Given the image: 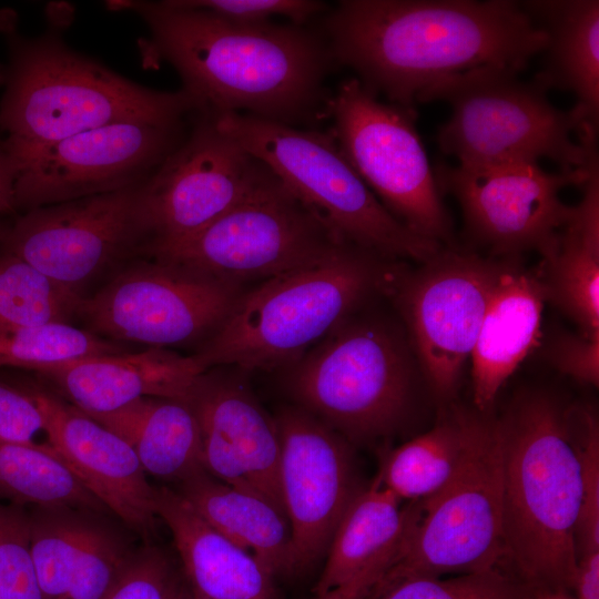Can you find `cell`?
Segmentation results:
<instances>
[{"instance_id":"6da1fadb","label":"cell","mask_w":599,"mask_h":599,"mask_svg":"<svg viewBox=\"0 0 599 599\" xmlns=\"http://www.w3.org/2000/svg\"><path fill=\"white\" fill-rule=\"evenodd\" d=\"M145 22V65L179 73L197 112L243 113L293 125L327 113L324 81L334 63L321 31L294 23H246L170 1H112Z\"/></svg>"},{"instance_id":"7a4b0ae2","label":"cell","mask_w":599,"mask_h":599,"mask_svg":"<svg viewBox=\"0 0 599 599\" xmlns=\"http://www.w3.org/2000/svg\"><path fill=\"white\" fill-rule=\"evenodd\" d=\"M334 62L413 109L422 92L478 69L521 72L547 34L512 0H344L322 23Z\"/></svg>"},{"instance_id":"3957f363","label":"cell","mask_w":599,"mask_h":599,"mask_svg":"<svg viewBox=\"0 0 599 599\" xmlns=\"http://www.w3.org/2000/svg\"><path fill=\"white\" fill-rule=\"evenodd\" d=\"M498 422L505 559L538 595L569 593L581 502L576 407L566 408L544 392H527Z\"/></svg>"},{"instance_id":"277c9868","label":"cell","mask_w":599,"mask_h":599,"mask_svg":"<svg viewBox=\"0 0 599 599\" xmlns=\"http://www.w3.org/2000/svg\"><path fill=\"white\" fill-rule=\"evenodd\" d=\"M398 260L343 243L327 256L243 292L195 354L207 370L270 369L297 362L377 294L394 295Z\"/></svg>"},{"instance_id":"5b68a950","label":"cell","mask_w":599,"mask_h":599,"mask_svg":"<svg viewBox=\"0 0 599 599\" xmlns=\"http://www.w3.org/2000/svg\"><path fill=\"white\" fill-rule=\"evenodd\" d=\"M8 44L0 130L9 156L113 122L180 123L197 112L182 89L132 82L72 50L57 32L24 38L11 31Z\"/></svg>"},{"instance_id":"8992f818","label":"cell","mask_w":599,"mask_h":599,"mask_svg":"<svg viewBox=\"0 0 599 599\" xmlns=\"http://www.w3.org/2000/svg\"><path fill=\"white\" fill-rule=\"evenodd\" d=\"M519 72L478 69L432 85L417 102L441 101L451 109L439 128L440 150L461 165L551 160L560 170L586 167L598 155L597 135L576 110L556 108L548 89Z\"/></svg>"},{"instance_id":"52a82bcc","label":"cell","mask_w":599,"mask_h":599,"mask_svg":"<svg viewBox=\"0 0 599 599\" xmlns=\"http://www.w3.org/2000/svg\"><path fill=\"white\" fill-rule=\"evenodd\" d=\"M219 126L268 167L344 243L425 263L444 245L395 219L342 153L332 132L303 130L243 113L214 114Z\"/></svg>"},{"instance_id":"ba28073f","label":"cell","mask_w":599,"mask_h":599,"mask_svg":"<svg viewBox=\"0 0 599 599\" xmlns=\"http://www.w3.org/2000/svg\"><path fill=\"white\" fill-rule=\"evenodd\" d=\"M502 474L498 418L468 410L467 443L457 471L438 493L416 501L399 550L376 585L500 567Z\"/></svg>"},{"instance_id":"9c48e42d","label":"cell","mask_w":599,"mask_h":599,"mask_svg":"<svg viewBox=\"0 0 599 599\" xmlns=\"http://www.w3.org/2000/svg\"><path fill=\"white\" fill-rule=\"evenodd\" d=\"M405 342L376 321L347 319L295 364L290 383L303 409L351 439L393 430L413 384Z\"/></svg>"},{"instance_id":"30bf717a","label":"cell","mask_w":599,"mask_h":599,"mask_svg":"<svg viewBox=\"0 0 599 599\" xmlns=\"http://www.w3.org/2000/svg\"><path fill=\"white\" fill-rule=\"evenodd\" d=\"M343 243L266 167L254 187L207 226L142 254L242 285L314 263Z\"/></svg>"},{"instance_id":"8fae6325","label":"cell","mask_w":599,"mask_h":599,"mask_svg":"<svg viewBox=\"0 0 599 599\" xmlns=\"http://www.w3.org/2000/svg\"><path fill=\"white\" fill-rule=\"evenodd\" d=\"M413 111L382 102L356 78L327 105L342 153L385 209L417 235L450 244L451 221Z\"/></svg>"},{"instance_id":"7c38bea8","label":"cell","mask_w":599,"mask_h":599,"mask_svg":"<svg viewBox=\"0 0 599 599\" xmlns=\"http://www.w3.org/2000/svg\"><path fill=\"white\" fill-rule=\"evenodd\" d=\"M184 122L109 123L9 156L27 211L143 183L184 139Z\"/></svg>"},{"instance_id":"4fadbf2b","label":"cell","mask_w":599,"mask_h":599,"mask_svg":"<svg viewBox=\"0 0 599 599\" xmlns=\"http://www.w3.org/2000/svg\"><path fill=\"white\" fill-rule=\"evenodd\" d=\"M243 292L240 284L154 260L82 297L77 315L97 336L164 348L207 338Z\"/></svg>"},{"instance_id":"5bb4252c","label":"cell","mask_w":599,"mask_h":599,"mask_svg":"<svg viewBox=\"0 0 599 599\" xmlns=\"http://www.w3.org/2000/svg\"><path fill=\"white\" fill-rule=\"evenodd\" d=\"M548 172L538 162L486 165L438 164L440 192L460 205L467 237L494 255L517 257L526 251L544 254L572 213L562 202L565 187L582 185L589 167Z\"/></svg>"},{"instance_id":"9a60e30c","label":"cell","mask_w":599,"mask_h":599,"mask_svg":"<svg viewBox=\"0 0 599 599\" xmlns=\"http://www.w3.org/2000/svg\"><path fill=\"white\" fill-rule=\"evenodd\" d=\"M507 258L444 246L396 287L420 368L443 399L457 388Z\"/></svg>"},{"instance_id":"2e32d148","label":"cell","mask_w":599,"mask_h":599,"mask_svg":"<svg viewBox=\"0 0 599 599\" xmlns=\"http://www.w3.org/2000/svg\"><path fill=\"white\" fill-rule=\"evenodd\" d=\"M141 184L29 210L0 230L2 252L79 293L106 267L141 254L148 241Z\"/></svg>"},{"instance_id":"e0dca14e","label":"cell","mask_w":599,"mask_h":599,"mask_svg":"<svg viewBox=\"0 0 599 599\" xmlns=\"http://www.w3.org/2000/svg\"><path fill=\"white\" fill-rule=\"evenodd\" d=\"M197 114L192 130L141 184L148 237L141 254L207 226L243 199L266 170L212 113Z\"/></svg>"},{"instance_id":"ac0fdd59","label":"cell","mask_w":599,"mask_h":599,"mask_svg":"<svg viewBox=\"0 0 599 599\" xmlns=\"http://www.w3.org/2000/svg\"><path fill=\"white\" fill-rule=\"evenodd\" d=\"M275 420L281 443L280 488L297 569L326 552L363 487L344 436L303 408L285 409Z\"/></svg>"},{"instance_id":"d6986e66","label":"cell","mask_w":599,"mask_h":599,"mask_svg":"<svg viewBox=\"0 0 599 599\" xmlns=\"http://www.w3.org/2000/svg\"><path fill=\"white\" fill-rule=\"evenodd\" d=\"M186 404L199 424L205 471L226 485L263 497L285 514L276 420L237 380L209 377L205 373Z\"/></svg>"},{"instance_id":"ffe728a7","label":"cell","mask_w":599,"mask_h":599,"mask_svg":"<svg viewBox=\"0 0 599 599\" xmlns=\"http://www.w3.org/2000/svg\"><path fill=\"white\" fill-rule=\"evenodd\" d=\"M44 419L47 443L80 483L140 534L154 524L155 489L133 449L114 433L53 394L28 385Z\"/></svg>"},{"instance_id":"44dd1931","label":"cell","mask_w":599,"mask_h":599,"mask_svg":"<svg viewBox=\"0 0 599 599\" xmlns=\"http://www.w3.org/2000/svg\"><path fill=\"white\" fill-rule=\"evenodd\" d=\"M204 373L195 355L151 347L140 353L83 357L38 374L83 413L104 414L148 397L186 403Z\"/></svg>"},{"instance_id":"7402d4cb","label":"cell","mask_w":599,"mask_h":599,"mask_svg":"<svg viewBox=\"0 0 599 599\" xmlns=\"http://www.w3.org/2000/svg\"><path fill=\"white\" fill-rule=\"evenodd\" d=\"M545 302L537 273L508 257L470 354L478 412L488 413L504 383L538 344Z\"/></svg>"},{"instance_id":"603a6c76","label":"cell","mask_w":599,"mask_h":599,"mask_svg":"<svg viewBox=\"0 0 599 599\" xmlns=\"http://www.w3.org/2000/svg\"><path fill=\"white\" fill-rule=\"evenodd\" d=\"M155 514L169 527L192 593L200 599H273L271 572L207 524L176 491L155 489Z\"/></svg>"},{"instance_id":"cb8c5ba5","label":"cell","mask_w":599,"mask_h":599,"mask_svg":"<svg viewBox=\"0 0 599 599\" xmlns=\"http://www.w3.org/2000/svg\"><path fill=\"white\" fill-rule=\"evenodd\" d=\"M580 202L544 253L537 272L546 301L583 334H599V163L595 159Z\"/></svg>"},{"instance_id":"d4e9b609","label":"cell","mask_w":599,"mask_h":599,"mask_svg":"<svg viewBox=\"0 0 599 599\" xmlns=\"http://www.w3.org/2000/svg\"><path fill=\"white\" fill-rule=\"evenodd\" d=\"M521 4L547 34L542 68L535 80L548 90L573 93V109L598 129L599 1L538 0Z\"/></svg>"},{"instance_id":"484cf974","label":"cell","mask_w":599,"mask_h":599,"mask_svg":"<svg viewBox=\"0 0 599 599\" xmlns=\"http://www.w3.org/2000/svg\"><path fill=\"white\" fill-rule=\"evenodd\" d=\"M87 415L123 439L145 474L180 484L205 470L199 424L184 402L148 397Z\"/></svg>"},{"instance_id":"4316f807","label":"cell","mask_w":599,"mask_h":599,"mask_svg":"<svg viewBox=\"0 0 599 599\" xmlns=\"http://www.w3.org/2000/svg\"><path fill=\"white\" fill-rule=\"evenodd\" d=\"M179 485L176 491L207 524L250 551L273 577L295 569L287 517L270 501L205 470Z\"/></svg>"},{"instance_id":"83f0119b","label":"cell","mask_w":599,"mask_h":599,"mask_svg":"<svg viewBox=\"0 0 599 599\" xmlns=\"http://www.w3.org/2000/svg\"><path fill=\"white\" fill-rule=\"evenodd\" d=\"M376 478L363 487L343 515L315 587L323 595L380 564H393L415 512Z\"/></svg>"},{"instance_id":"f1b7e54d","label":"cell","mask_w":599,"mask_h":599,"mask_svg":"<svg viewBox=\"0 0 599 599\" xmlns=\"http://www.w3.org/2000/svg\"><path fill=\"white\" fill-rule=\"evenodd\" d=\"M468 434V409L454 407L432 429L393 449L378 481L402 501L438 493L457 471Z\"/></svg>"},{"instance_id":"f546056e","label":"cell","mask_w":599,"mask_h":599,"mask_svg":"<svg viewBox=\"0 0 599 599\" xmlns=\"http://www.w3.org/2000/svg\"><path fill=\"white\" fill-rule=\"evenodd\" d=\"M0 501L85 512L108 510L49 444L28 446L1 438Z\"/></svg>"},{"instance_id":"4dcf8cb0","label":"cell","mask_w":599,"mask_h":599,"mask_svg":"<svg viewBox=\"0 0 599 599\" xmlns=\"http://www.w3.org/2000/svg\"><path fill=\"white\" fill-rule=\"evenodd\" d=\"M82 296L17 256L0 254V327L68 323Z\"/></svg>"},{"instance_id":"1f68e13d","label":"cell","mask_w":599,"mask_h":599,"mask_svg":"<svg viewBox=\"0 0 599 599\" xmlns=\"http://www.w3.org/2000/svg\"><path fill=\"white\" fill-rule=\"evenodd\" d=\"M121 353L109 339L69 323L0 327V367L39 373L89 356Z\"/></svg>"},{"instance_id":"d6a6232c","label":"cell","mask_w":599,"mask_h":599,"mask_svg":"<svg viewBox=\"0 0 599 599\" xmlns=\"http://www.w3.org/2000/svg\"><path fill=\"white\" fill-rule=\"evenodd\" d=\"M70 508H32L31 556L43 599H64L92 520Z\"/></svg>"},{"instance_id":"836d02e7","label":"cell","mask_w":599,"mask_h":599,"mask_svg":"<svg viewBox=\"0 0 599 599\" xmlns=\"http://www.w3.org/2000/svg\"><path fill=\"white\" fill-rule=\"evenodd\" d=\"M370 593L374 599H534L539 596L512 571L500 567L375 585Z\"/></svg>"},{"instance_id":"e575fe53","label":"cell","mask_w":599,"mask_h":599,"mask_svg":"<svg viewBox=\"0 0 599 599\" xmlns=\"http://www.w3.org/2000/svg\"><path fill=\"white\" fill-rule=\"evenodd\" d=\"M131 557L115 535L92 521L74 564L64 599H105Z\"/></svg>"},{"instance_id":"d590c367","label":"cell","mask_w":599,"mask_h":599,"mask_svg":"<svg viewBox=\"0 0 599 599\" xmlns=\"http://www.w3.org/2000/svg\"><path fill=\"white\" fill-rule=\"evenodd\" d=\"M0 599H43L31 556L27 507L0 501Z\"/></svg>"},{"instance_id":"8d00e7d4","label":"cell","mask_w":599,"mask_h":599,"mask_svg":"<svg viewBox=\"0 0 599 599\" xmlns=\"http://www.w3.org/2000/svg\"><path fill=\"white\" fill-rule=\"evenodd\" d=\"M576 437L581 468V502L576 532L579 557L599 550V426L592 410L576 407Z\"/></svg>"},{"instance_id":"74e56055","label":"cell","mask_w":599,"mask_h":599,"mask_svg":"<svg viewBox=\"0 0 599 599\" xmlns=\"http://www.w3.org/2000/svg\"><path fill=\"white\" fill-rule=\"evenodd\" d=\"M183 6L209 11L225 19L246 23L272 21L283 17L291 23L305 26L327 10V4L315 0H179Z\"/></svg>"},{"instance_id":"f35d334b","label":"cell","mask_w":599,"mask_h":599,"mask_svg":"<svg viewBox=\"0 0 599 599\" xmlns=\"http://www.w3.org/2000/svg\"><path fill=\"white\" fill-rule=\"evenodd\" d=\"M176 586L166 558L155 549L132 556L105 599H175Z\"/></svg>"},{"instance_id":"ab89813d","label":"cell","mask_w":599,"mask_h":599,"mask_svg":"<svg viewBox=\"0 0 599 599\" xmlns=\"http://www.w3.org/2000/svg\"><path fill=\"white\" fill-rule=\"evenodd\" d=\"M44 433L43 416L28 385L0 378V438L7 441L38 446Z\"/></svg>"},{"instance_id":"60d3db41","label":"cell","mask_w":599,"mask_h":599,"mask_svg":"<svg viewBox=\"0 0 599 599\" xmlns=\"http://www.w3.org/2000/svg\"><path fill=\"white\" fill-rule=\"evenodd\" d=\"M550 363L579 383L599 384V334H562L548 349Z\"/></svg>"},{"instance_id":"b9f144b4","label":"cell","mask_w":599,"mask_h":599,"mask_svg":"<svg viewBox=\"0 0 599 599\" xmlns=\"http://www.w3.org/2000/svg\"><path fill=\"white\" fill-rule=\"evenodd\" d=\"M571 591L573 599H599V550L578 557Z\"/></svg>"},{"instance_id":"7bdbcfd3","label":"cell","mask_w":599,"mask_h":599,"mask_svg":"<svg viewBox=\"0 0 599 599\" xmlns=\"http://www.w3.org/2000/svg\"><path fill=\"white\" fill-rule=\"evenodd\" d=\"M387 568V564L373 566L349 581L317 596L315 599H365Z\"/></svg>"},{"instance_id":"ee69618b","label":"cell","mask_w":599,"mask_h":599,"mask_svg":"<svg viewBox=\"0 0 599 599\" xmlns=\"http://www.w3.org/2000/svg\"><path fill=\"white\" fill-rule=\"evenodd\" d=\"M14 209L13 167L3 141H0V215L12 212Z\"/></svg>"},{"instance_id":"f6af8a7d","label":"cell","mask_w":599,"mask_h":599,"mask_svg":"<svg viewBox=\"0 0 599 599\" xmlns=\"http://www.w3.org/2000/svg\"><path fill=\"white\" fill-rule=\"evenodd\" d=\"M534 599H573V598L569 593L559 592V593H542L535 597Z\"/></svg>"},{"instance_id":"bcb514c9","label":"cell","mask_w":599,"mask_h":599,"mask_svg":"<svg viewBox=\"0 0 599 599\" xmlns=\"http://www.w3.org/2000/svg\"><path fill=\"white\" fill-rule=\"evenodd\" d=\"M175 599H200L195 597L191 590L180 589Z\"/></svg>"}]
</instances>
